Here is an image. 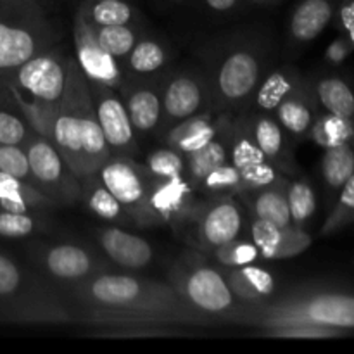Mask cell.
<instances>
[{
    "instance_id": "cell-3",
    "label": "cell",
    "mask_w": 354,
    "mask_h": 354,
    "mask_svg": "<svg viewBox=\"0 0 354 354\" xmlns=\"http://www.w3.org/2000/svg\"><path fill=\"white\" fill-rule=\"evenodd\" d=\"M47 138L61 152L80 182L95 175L97 169L111 158L93 109L88 83L76 59L68 57L64 95L52 118Z\"/></svg>"
},
{
    "instance_id": "cell-14",
    "label": "cell",
    "mask_w": 354,
    "mask_h": 354,
    "mask_svg": "<svg viewBox=\"0 0 354 354\" xmlns=\"http://www.w3.org/2000/svg\"><path fill=\"white\" fill-rule=\"evenodd\" d=\"M37 261L48 277L73 287L102 272V263L85 248L76 244H59L47 248Z\"/></svg>"
},
{
    "instance_id": "cell-4",
    "label": "cell",
    "mask_w": 354,
    "mask_h": 354,
    "mask_svg": "<svg viewBox=\"0 0 354 354\" xmlns=\"http://www.w3.org/2000/svg\"><path fill=\"white\" fill-rule=\"evenodd\" d=\"M68 57L48 48L16 69L3 92L35 133L48 137L52 118L64 95Z\"/></svg>"
},
{
    "instance_id": "cell-7",
    "label": "cell",
    "mask_w": 354,
    "mask_h": 354,
    "mask_svg": "<svg viewBox=\"0 0 354 354\" xmlns=\"http://www.w3.org/2000/svg\"><path fill=\"white\" fill-rule=\"evenodd\" d=\"M169 279L176 292L197 313L213 322L249 324L252 308L245 306L235 297L221 270L211 268L203 263L185 261L169 273Z\"/></svg>"
},
{
    "instance_id": "cell-12",
    "label": "cell",
    "mask_w": 354,
    "mask_h": 354,
    "mask_svg": "<svg viewBox=\"0 0 354 354\" xmlns=\"http://www.w3.org/2000/svg\"><path fill=\"white\" fill-rule=\"evenodd\" d=\"M189 214L196 216L197 242L211 251L237 239L244 225L241 206L232 199V196L213 197L211 203L197 206L196 209L192 207Z\"/></svg>"
},
{
    "instance_id": "cell-6",
    "label": "cell",
    "mask_w": 354,
    "mask_h": 354,
    "mask_svg": "<svg viewBox=\"0 0 354 354\" xmlns=\"http://www.w3.org/2000/svg\"><path fill=\"white\" fill-rule=\"evenodd\" d=\"M0 320L10 324H71L73 308L33 273L0 252Z\"/></svg>"
},
{
    "instance_id": "cell-23",
    "label": "cell",
    "mask_w": 354,
    "mask_h": 354,
    "mask_svg": "<svg viewBox=\"0 0 354 354\" xmlns=\"http://www.w3.org/2000/svg\"><path fill=\"white\" fill-rule=\"evenodd\" d=\"M221 128H223L221 121L213 120L211 113L194 114V116L173 124L168 137H166V144H168V147L176 149L185 156L189 152L204 147L207 142H211L220 133Z\"/></svg>"
},
{
    "instance_id": "cell-5",
    "label": "cell",
    "mask_w": 354,
    "mask_h": 354,
    "mask_svg": "<svg viewBox=\"0 0 354 354\" xmlns=\"http://www.w3.org/2000/svg\"><path fill=\"white\" fill-rule=\"evenodd\" d=\"M52 44L54 26L40 0H0V90L19 66Z\"/></svg>"
},
{
    "instance_id": "cell-30",
    "label": "cell",
    "mask_w": 354,
    "mask_h": 354,
    "mask_svg": "<svg viewBox=\"0 0 354 354\" xmlns=\"http://www.w3.org/2000/svg\"><path fill=\"white\" fill-rule=\"evenodd\" d=\"M252 211L254 216L259 220H266L275 223L277 227H290V209L289 201H287V183L282 180L275 185L265 187V189L256 190V197L252 201Z\"/></svg>"
},
{
    "instance_id": "cell-37",
    "label": "cell",
    "mask_w": 354,
    "mask_h": 354,
    "mask_svg": "<svg viewBox=\"0 0 354 354\" xmlns=\"http://www.w3.org/2000/svg\"><path fill=\"white\" fill-rule=\"evenodd\" d=\"M97 40L104 50L109 52L114 59H127L131 48L137 44V31L130 24H109V26H92Z\"/></svg>"
},
{
    "instance_id": "cell-33",
    "label": "cell",
    "mask_w": 354,
    "mask_h": 354,
    "mask_svg": "<svg viewBox=\"0 0 354 354\" xmlns=\"http://www.w3.org/2000/svg\"><path fill=\"white\" fill-rule=\"evenodd\" d=\"M354 120L337 116L325 111L324 114H317L315 123L311 127L308 137L320 147L328 149L334 145L348 144L353 140Z\"/></svg>"
},
{
    "instance_id": "cell-32",
    "label": "cell",
    "mask_w": 354,
    "mask_h": 354,
    "mask_svg": "<svg viewBox=\"0 0 354 354\" xmlns=\"http://www.w3.org/2000/svg\"><path fill=\"white\" fill-rule=\"evenodd\" d=\"M354 173V147L351 142L325 149L322 158L324 182L332 192H339Z\"/></svg>"
},
{
    "instance_id": "cell-41",
    "label": "cell",
    "mask_w": 354,
    "mask_h": 354,
    "mask_svg": "<svg viewBox=\"0 0 354 354\" xmlns=\"http://www.w3.org/2000/svg\"><path fill=\"white\" fill-rule=\"evenodd\" d=\"M214 258L220 265L225 268H237V266L252 265L256 259L259 258V249L252 241H241V239H234V241L227 242L223 245H218L213 249Z\"/></svg>"
},
{
    "instance_id": "cell-36",
    "label": "cell",
    "mask_w": 354,
    "mask_h": 354,
    "mask_svg": "<svg viewBox=\"0 0 354 354\" xmlns=\"http://www.w3.org/2000/svg\"><path fill=\"white\" fill-rule=\"evenodd\" d=\"M196 189L203 190L204 194L211 197L218 196H235V194L244 192V185H242V178L239 169L232 165L230 161L225 165L218 166L211 173H207Z\"/></svg>"
},
{
    "instance_id": "cell-21",
    "label": "cell",
    "mask_w": 354,
    "mask_h": 354,
    "mask_svg": "<svg viewBox=\"0 0 354 354\" xmlns=\"http://www.w3.org/2000/svg\"><path fill=\"white\" fill-rule=\"evenodd\" d=\"M273 113L277 114L280 127L289 131L292 137H308L317 118V99H315L313 90H310L306 83H303L296 92L283 99Z\"/></svg>"
},
{
    "instance_id": "cell-27",
    "label": "cell",
    "mask_w": 354,
    "mask_h": 354,
    "mask_svg": "<svg viewBox=\"0 0 354 354\" xmlns=\"http://www.w3.org/2000/svg\"><path fill=\"white\" fill-rule=\"evenodd\" d=\"M82 197L85 199L86 207L100 220L113 221V223L133 221L123 204L111 194V190L100 182L97 175H90L82 180Z\"/></svg>"
},
{
    "instance_id": "cell-47",
    "label": "cell",
    "mask_w": 354,
    "mask_h": 354,
    "mask_svg": "<svg viewBox=\"0 0 354 354\" xmlns=\"http://www.w3.org/2000/svg\"><path fill=\"white\" fill-rule=\"evenodd\" d=\"M335 14H337L339 28L354 45V0H341Z\"/></svg>"
},
{
    "instance_id": "cell-24",
    "label": "cell",
    "mask_w": 354,
    "mask_h": 354,
    "mask_svg": "<svg viewBox=\"0 0 354 354\" xmlns=\"http://www.w3.org/2000/svg\"><path fill=\"white\" fill-rule=\"evenodd\" d=\"M249 128L265 158L275 166L280 162V168H289L292 162L289 149H287L289 144H287L286 130L280 127L277 118L270 116L268 113H261L252 118V121H249Z\"/></svg>"
},
{
    "instance_id": "cell-31",
    "label": "cell",
    "mask_w": 354,
    "mask_h": 354,
    "mask_svg": "<svg viewBox=\"0 0 354 354\" xmlns=\"http://www.w3.org/2000/svg\"><path fill=\"white\" fill-rule=\"evenodd\" d=\"M78 14L90 26H109V24H131L135 10L124 0H85Z\"/></svg>"
},
{
    "instance_id": "cell-43",
    "label": "cell",
    "mask_w": 354,
    "mask_h": 354,
    "mask_svg": "<svg viewBox=\"0 0 354 354\" xmlns=\"http://www.w3.org/2000/svg\"><path fill=\"white\" fill-rule=\"evenodd\" d=\"M0 171L37 187L35 176L31 173L30 161H28V154L23 145H0Z\"/></svg>"
},
{
    "instance_id": "cell-25",
    "label": "cell",
    "mask_w": 354,
    "mask_h": 354,
    "mask_svg": "<svg viewBox=\"0 0 354 354\" xmlns=\"http://www.w3.org/2000/svg\"><path fill=\"white\" fill-rule=\"evenodd\" d=\"M54 204L35 185L0 171V207L16 213H33Z\"/></svg>"
},
{
    "instance_id": "cell-20",
    "label": "cell",
    "mask_w": 354,
    "mask_h": 354,
    "mask_svg": "<svg viewBox=\"0 0 354 354\" xmlns=\"http://www.w3.org/2000/svg\"><path fill=\"white\" fill-rule=\"evenodd\" d=\"M337 9V0H301L290 16V37L296 44L317 40L332 23Z\"/></svg>"
},
{
    "instance_id": "cell-48",
    "label": "cell",
    "mask_w": 354,
    "mask_h": 354,
    "mask_svg": "<svg viewBox=\"0 0 354 354\" xmlns=\"http://www.w3.org/2000/svg\"><path fill=\"white\" fill-rule=\"evenodd\" d=\"M204 2L214 12H228L237 6L239 0H204Z\"/></svg>"
},
{
    "instance_id": "cell-49",
    "label": "cell",
    "mask_w": 354,
    "mask_h": 354,
    "mask_svg": "<svg viewBox=\"0 0 354 354\" xmlns=\"http://www.w3.org/2000/svg\"><path fill=\"white\" fill-rule=\"evenodd\" d=\"M252 2H258V3H265V2H273V0H252Z\"/></svg>"
},
{
    "instance_id": "cell-51",
    "label": "cell",
    "mask_w": 354,
    "mask_h": 354,
    "mask_svg": "<svg viewBox=\"0 0 354 354\" xmlns=\"http://www.w3.org/2000/svg\"><path fill=\"white\" fill-rule=\"evenodd\" d=\"M353 140H354V135H353Z\"/></svg>"
},
{
    "instance_id": "cell-42",
    "label": "cell",
    "mask_w": 354,
    "mask_h": 354,
    "mask_svg": "<svg viewBox=\"0 0 354 354\" xmlns=\"http://www.w3.org/2000/svg\"><path fill=\"white\" fill-rule=\"evenodd\" d=\"M33 133L23 114L0 106V145H24Z\"/></svg>"
},
{
    "instance_id": "cell-9",
    "label": "cell",
    "mask_w": 354,
    "mask_h": 354,
    "mask_svg": "<svg viewBox=\"0 0 354 354\" xmlns=\"http://www.w3.org/2000/svg\"><path fill=\"white\" fill-rule=\"evenodd\" d=\"M100 182L111 190L114 197L130 213L131 220L138 225L158 223L149 207L152 176L145 166L130 161L127 156H111L95 173Z\"/></svg>"
},
{
    "instance_id": "cell-17",
    "label": "cell",
    "mask_w": 354,
    "mask_h": 354,
    "mask_svg": "<svg viewBox=\"0 0 354 354\" xmlns=\"http://www.w3.org/2000/svg\"><path fill=\"white\" fill-rule=\"evenodd\" d=\"M99 244L107 258L121 268L142 270L151 265L154 259L152 245L145 239L118 227H107L100 230Z\"/></svg>"
},
{
    "instance_id": "cell-34",
    "label": "cell",
    "mask_w": 354,
    "mask_h": 354,
    "mask_svg": "<svg viewBox=\"0 0 354 354\" xmlns=\"http://www.w3.org/2000/svg\"><path fill=\"white\" fill-rule=\"evenodd\" d=\"M228 161L242 171V169L249 168V166L256 165L259 161H265V154L261 152V149L256 144L254 137L251 133V128L249 123L244 121H239L235 127L230 128V135H228Z\"/></svg>"
},
{
    "instance_id": "cell-28",
    "label": "cell",
    "mask_w": 354,
    "mask_h": 354,
    "mask_svg": "<svg viewBox=\"0 0 354 354\" xmlns=\"http://www.w3.org/2000/svg\"><path fill=\"white\" fill-rule=\"evenodd\" d=\"M225 162H228V142L223 138V128H221L220 133L213 140L207 142L204 147L185 154V171L189 176V182L196 189L197 183L207 173H211Z\"/></svg>"
},
{
    "instance_id": "cell-16",
    "label": "cell",
    "mask_w": 354,
    "mask_h": 354,
    "mask_svg": "<svg viewBox=\"0 0 354 354\" xmlns=\"http://www.w3.org/2000/svg\"><path fill=\"white\" fill-rule=\"evenodd\" d=\"M207 90L204 82L190 73L176 75L166 83L162 92V116L176 124L187 118L199 114L206 104Z\"/></svg>"
},
{
    "instance_id": "cell-19",
    "label": "cell",
    "mask_w": 354,
    "mask_h": 354,
    "mask_svg": "<svg viewBox=\"0 0 354 354\" xmlns=\"http://www.w3.org/2000/svg\"><path fill=\"white\" fill-rule=\"evenodd\" d=\"M192 183L183 176L169 180L152 178L149 207L158 223L187 216L192 209Z\"/></svg>"
},
{
    "instance_id": "cell-50",
    "label": "cell",
    "mask_w": 354,
    "mask_h": 354,
    "mask_svg": "<svg viewBox=\"0 0 354 354\" xmlns=\"http://www.w3.org/2000/svg\"><path fill=\"white\" fill-rule=\"evenodd\" d=\"M40 2H41V3H44V0H40Z\"/></svg>"
},
{
    "instance_id": "cell-1",
    "label": "cell",
    "mask_w": 354,
    "mask_h": 354,
    "mask_svg": "<svg viewBox=\"0 0 354 354\" xmlns=\"http://www.w3.org/2000/svg\"><path fill=\"white\" fill-rule=\"evenodd\" d=\"M75 322L118 334H165L166 328L206 327L213 320L197 313L171 283L99 272L71 290Z\"/></svg>"
},
{
    "instance_id": "cell-44",
    "label": "cell",
    "mask_w": 354,
    "mask_h": 354,
    "mask_svg": "<svg viewBox=\"0 0 354 354\" xmlns=\"http://www.w3.org/2000/svg\"><path fill=\"white\" fill-rule=\"evenodd\" d=\"M239 173H241L244 192H248V190L249 192H256V190L275 185V183H280L283 180L280 176L279 168L272 161H268V159L256 162V165L249 166V168L242 169Z\"/></svg>"
},
{
    "instance_id": "cell-15",
    "label": "cell",
    "mask_w": 354,
    "mask_h": 354,
    "mask_svg": "<svg viewBox=\"0 0 354 354\" xmlns=\"http://www.w3.org/2000/svg\"><path fill=\"white\" fill-rule=\"evenodd\" d=\"M252 242L265 259H290L311 245L313 239L301 227H277L275 223L256 218L251 228Z\"/></svg>"
},
{
    "instance_id": "cell-35",
    "label": "cell",
    "mask_w": 354,
    "mask_h": 354,
    "mask_svg": "<svg viewBox=\"0 0 354 354\" xmlns=\"http://www.w3.org/2000/svg\"><path fill=\"white\" fill-rule=\"evenodd\" d=\"M168 61L165 47L154 40H137L135 47L127 55V68L133 75H152Z\"/></svg>"
},
{
    "instance_id": "cell-2",
    "label": "cell",
    "mask_w": 354,
    "mask_h": 354,
    "mask_svg": "<svg viewBox=\"0 0 354 354\" xmlns=\"http://www.w3.org/2000/svg\"><path fill=\"white\" fill-rule=\"evenodd\" d=\"M248 325L275 337H339L354 330V292L335 287L297 290L252 308Z\"/></svg>"
},
{
    "instance_id": "cell-11",
    "label": "cell",
    "mask_w": 354,
    "mask_h": 354,
    "mask_svg": "<svg viewBox=\"0 0 354 354\" xmlns=\"http://www.w3.org/2000/svg\"><path fill=\"white\" fill-rule=\"evenodd\" d=\"M86 83L111 156H130L137 149V140L124 102L114 88L88 80Z\"/></svg>"
},
{
    "instance_id": "cell-46",
    "label": "cell",
    "mask_w": 354,
    "mask_h": 354,
    "mask_svg": "<svg viewBox=\"0 0 354 354\" xmlns=\"http://www.w3.org/2000/svg\"><path fill=\"white\" fill-rule=\"evenodd\" d=\"M353 48H354V45L351 44V40H349V38L344 35V37H341V38H335V40L328 45L327 52H325V59H327V61L334 66L342 64V62L349 57V54L353 52Z\"/></svg>"
},
{
    "instance_id": "cell-40",
    "label": "cell",
    "mask_w": 354,
    "mask_h": 354,
    "mask_svg": "<svg viewBox=\"0 0 354 354\" xmlns=\"http://www.w3.org/2000/svg\"><path fill=\"white\" fill-rule=\"evenodd\" d=\"M145 169L152 178H178V176H183V171H185V156L173 147L158 149L147 158Z\"/></svg>"
},
{
    "instance_id": "cell-29",
    "label": "cell",
    "mask_w": 354,
    "mask_h": 354,
    "mask_svg": "<svg viewBox=\"0 0 354 354\" xmlns=\"http://www.w3.org/2000/svg\"><path fill=\"white\" fill-rule=\"evenodd\" d=\"M315 99L327 113L354 120V92L341 76H325L315 83Z\"/></svg>"
},
{
    "instance_id": "cell-13",
    "label": "cell",
    "mask_w": 354,
    "mask_h": 354,
    "mask_svg": "<svg viewBox=\"0 0 354 354\" xmlns=\"http://www.w3.org/2000/svg\"><path fill=\"white\" fill-rule=\"evenodd\" d=\"M75 48L76 62L88 82L100 83L116 92L123 88L124 78L120 61L104 50L93 28L78 12L75 17Z\"/></svg>"
},
{
    "instance_id": "cell-18",
    "label": "cell",
    "mask_w": 354,
    "mask_h": 354,
    "mask_svg": "<svg viewBox=\"0 0 354 354\" xmlns=\"http://www.w3.org/2000/svg\"><path fill=\"white\" fill-rule=\"evenodd\" d=\"M221 273L235 297L245 306L258 308L273 301L272 297L275 294L277 282L272 273L266 272L265 268L245 265L237 268H225L221 270Z\"/></svg>"
},
{
    "instance_id": "cell-10",
    "label": "cell",
    "mask_w": 354,
    "mask_h": 354,
    "mask_svg": "<svg viewBox=\"0 0 354 354\" xmlns=\"http://www.w3.org/2000/svg\"><path fill=\"white\" fill-rule=\"evenodd\" d=\"M263 71V61L254 48H234L221 59L213 78V93L218 102L239 107L254 97Z\"/></svg>"
},
{
    "instance_id": "cell-39",
    "label": "cell",
    "mask_w": 354,
    "mask_h": 354,
    "mask_svg": "<svg viewBox=\"0 0 354 354\" xmlns=\"http://www.w3.org/2000/svg\"><path fill=\"white\" fill-rule=\"evenodd\" d=\"M354 223V173L349 176L348 182L344 183L341 190H339V199L335 203L334 209L328 214L327 221L322 227L320 234L332 235L337 232L344 230L346 227Z\"/></svg>"
},
{
    "instance_id": "cell-22",
    "label": "cell",
    "mask_w": 354,
    "mask_h": 354,
    "mask_svg": "<svg viewBox=\"0 0 354 354\" xmlns=\"http://www.w3.org/2000/svg\"><path fill=\"white\" fill-rule=\"evenodd\" d=\"M124 93V107L135 131L149 133L162 118V97L151 85H133L121 88Z\"/></svg>"
},
{
    "instance_id": "cell-45",
    "label": "cell",
    "mask_w": 354,
    "mask_h": 354,
    "mask_svg": "<svg viewBox=\"0 0 354 354\" xmlns=\"http://www.w3.org/2000/svg\"><path fill=\"white\" fill-rule=\"evenodd\" d=\"M38 220L33 213H16L0 207V237L21 239L38 230Z\"/></svg>"
},
{
    "instance_id": "cell-26",
    "label": "cell",
    "mask_w": 354,
    "mask_h": 354,
    "mask_svg": "<svg viewBox=\"0 0 354 354\" xmlns=\"http://www.w3.org/2000/svg\"><path fill=\"white\" fill-rule=\"evenodd\" d=\"M303 80L297 75L296 69L292 68H280L273 71L268 78L263 80L258 85L254 92V102L259 113H268L272 114L273 111L279 107V104L283 99L296 92L301 85Z\"/></svg>"
},
{
    "instance_id": "cell-38",
    "label": "cell",
    "mask_w": 354,
    "mask_h": 354,
    "mask_svg": "<svg viewBox=\"0 0 354 354\" xmlns=\"http://www.w3.org/2000/svg\"><path fill=\"white\" fill-rule=\"evenodd\" d=\"M287 201H289L290 220L294 227H304L317 209V196L306 180L287 183Z\"/></svg>"
},
{
    "instance_id": "cell-8",
    "label": "cell",
    "mask_w": 354,
    "mask_h": 354,
    "mask_svg": "<svg viewBox=\"0 0 354 354\" xmlns=\"http://www.w3.org/2000/svg\"><path fill=\"white\" fill-rule=\"evenodd\" d=\"M37 189L54 206H71L82 199V182L47 137L33 133L23 145Z\"/></svg>"
}]
</instances>
